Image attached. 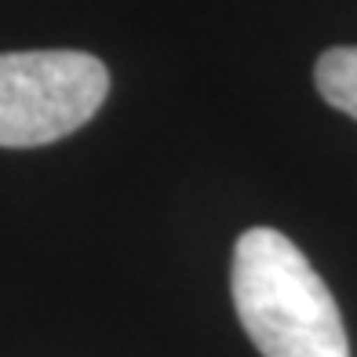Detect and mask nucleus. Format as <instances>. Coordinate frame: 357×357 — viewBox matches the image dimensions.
Returning a JSON list of instances; mask_svg holds the SVG:
<instances>
[{
    "label": "nucleus",
    "instance_id": "2",
    "mask_svg": "<svg viewBox=\"0 0 357 357\" xmlns=\"http://www.w3.org/2000/svg\"><path fill=\"white\" fill-rule=\"evenodd\" d=\"M109 95V70L88 52L0 55V146H47L84 128Z\"/></svg>",
    "mask_w": 357,
    "mask_h": 357
},
{
    "label": "nucleus",
    "instance_id": "1",
    "mask_svg": "<svg viewBox=\"0 0 357 357\" xmlns=\"http://www.w3.org/2000/svg\"><path fill=\"white\" fill-rule=\"evenodd\" d=\"M230 291L241 328L263 357H350L339 303L281 230L255 226L237 237Z\"/></svg>",
    "mask_w": 357,
    "mask_h": 357
},
{
    "label": "nucleus",
    "instance_id": "3",
    "mask_svg": "<svg viewBox=\"0 0 357 357\" xmlns=\"http://www.w3.org/2000/svg\"><path fill=\"white\" fill-rule=\"evenodd\" d=\"M314 80L324 102L357 121V47H328L314 66Z\"/></svg>",
    "mask_w": 357,
    "mask_h": 357
}]
</instances>
